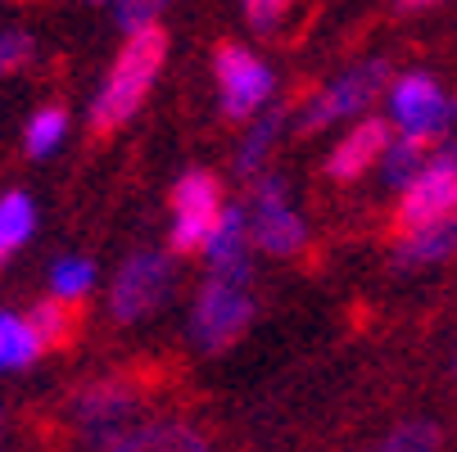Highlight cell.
I'll list each match as a JSON object with an SVG mask.
<instances>
[{"label":"cell","mask_w":457,"mask_h":452,"mask_svg":"<svg viewBox=\"0 0 457 452\" xmlns=\"http://www.w3.org/2000/svg\"><path fill=\"white\" fill-rule=\"evenodd\" d=\"M37 357V340L28 331V321L0 312V371H14V366H28Z\"/></svg>","instance_id":"18"},{"label":"cell","mask_w":457,"mask_h":452,"mask_svg":"<svg viewBox=\"0 0 457 452\" xmlns=\"http://www.w3.org/2000/svg\"><path fill=\"white\" fill-rule=\"evenodd\" d=\"M37 226V213H32V200L28 195H5L0 200V258L10 249H19Z\"/></svg>","instance_id":"17"},{"label":"cell","mask_w":457,"mask_h":452,"mask_svg":"<svg viewBox=\"0 0 457 452\" xmlns=\"http://www.w3.org/2000/svg\"><path fill=\"white\" fill-rule=\"evenodd\" d=\"M82 321H87V308L78 299H46L32 308V321H28V331L37 340V353L41 349H73L78 335H82Z\"/></svg>","instance_id":"12"},{"label":"cell","mask_w":457,"mask_h":452,"mask_svg":"<svg viewBox=\"0 0 457 452\" xmlns=\"http://www.w3.org/2000/svg\"><path fill=\"white\" fill-rule=\"evenodd\" d=\"M426 154H430V141L426 136H403L399 145H385V181L389 185H408L412 177H417V168L426 163Z\"/></svg>","instance_id":"16"},{"label":"cell","mask_w":457,"mask_h":452,"mask_svg":"<svg viewBox=\"0 0 457 452\" xmlns=\"http://www.w3.org/2000/svg\"><path fill=\"white\" fill-rule=\"evenodd\" d=\"M137 412H141V384H132L127 375H118V380L91 384V390L78 399L73 425H78V434H82L91 448H109L113 439H122L127 430H132Z\"/></svg>","instance_id":"2"},{"label":"cell","mask_w":457,"mask_h":452,"mask_svg":"<svg viewBox=\"0 0 457 452\" xmlns=\"http://www.w3.org/2000/svg\"><path fill=\"white\" fill-rule=\"evenodd\" d=\"M435 448H439V430L430 421H412V425H399L371 452H435Z\"/></svg>","instance_id":"22"},{"label":"cell","mask_w":457,"mask_h":452,"mask_svg":"<svg viewBox=\"0 0 457 452\" xmlns=\"http://www.w3.org/2000/svg\"><path fill=\"white\" fill-rule=\"evenodd\" d=\"M453 213H457V168L426 163V172H417L408 181V195L399 204L395 231L412 235V231H426V226H435V222H444Z\"/></svg>","instance_id":"5"},{"label":"cell","mask_w":457,"mask_h":452,"mask_svg":"<svg viewBox=\"0 0 457 452\" xmlns=\"http://www.w3.org/2000/svg\"><path fill=\"white\" fill-rule=\"evenodd\" d=\"M50 281H54V294L59 299H82L96 285V267L87 263V258H63V263H54Z\"/></svg>","instance_id":"21"},{"label":"cell","mask_w":457,"mask_h":452,"mask_svg":"<svg viewBox=\"0 0 457 452\" xmlns=\"http://www.w3.org/2000/svg\"><path fill=\"white\" fill-rule=\"evenodd\" d=\"M435 141V163H448V168H457V104L453 109H444V122H439V132L430 136Z\"/></svg>","instance_id":"26"},{"label":"cell","mask_w":457,"mask_h":452,"mask_svg":"<svg viewBox=\"0 0 457 452\" xmlns=\"http://www.w3.org/2000/svg\"><path fill=\"white\" fill-rule=\"evenodd\" d=\"M209 249V281H222V285H240L249 276V253H245V213L231 209L222 213L213 240L204 244Z\"/></svg>","instance_id":"13"},{"label":"cell","mask_w":457,"mask_h":452,"mask_svg":"<svg viewBox=\"0 0 457 452\" xmlns=\"http://www.w3.org/2000/svg\"><path fill=\"white\" fill-rule=\"evenodd\" d=\"M159 10H163V0H118V23L127 32H141L159 19Z\"/></svg>","instance_id":"23"},{"label":"cell","mask_w":457,"mask_h":452,"mask_svg":"<svg viewBox=\"0 0 457 452\" xmlns=\"http://www.w3.org/2000/svg\"><path fill=\"white\" fill-rule=\"evenodd\" d=\"M253 240L263 244L268 253H299L308 231L303 222L286 209V185L281 181H258L253 190Z\"/></svg>","instance_id":"9"},{"label":"cell","mask_w":457,"mask_h":452,"mask_svg":"<svg viewBox=\"0 0 457 452\" xmlns=\"http://www.w3.org/2000/svg\"><path fill=\"white\" fill-rule=\"evenodd\" d=\"M281 118H286V113H281V109H272V113H268V118L258 122L249 136H245L240 159H236V163H240V172H258V163H263V154L272 150V141H277V132H281Z\"/></svg>","instance_id":"19"},{"label":"cell","mask_w":457,"mask_h":452,"mask_svg":"<svg viewBox=\"0 0 457 452\" xmlns=\"http://www.w3.org/2000/svg\"><path fill=\"white\" fill-rule=\"evenodd\" d=\"M430 5H439V0H399V10H430Z\"/></svg>","instance_id":"27"},{"label":"cell","mask_w":457,"mask_h":452,"mask_svg":"<svg viewBox=\"0 0 457 452\" xmlns=\"http://www.w3.org/2000/svg\"><path fill=\"white\" fill-rule=\"evenodd\" d=\"M389 104H395V118L408 127V136H426L430 141L439 132V122H444V95H439V86L426 73H412V78L395 82Z\"/></svg>","instance_id":"10"},{"label":"cell","mask_w":457,"mask_h":452,"mask_svg":"<svg viewBox=\"0 0 457 452\" xmlns=\"http://www.w3.org/2000/svg\"><path fill=\"white\" fill-rule=\"evenodd\" d=\"M453 371H457V366H453Z\"/></svg>","instance_id":"29"},{"label":"cell","mask_w":457,"mask_h":452,"mask_svg":"<svg viewBox=\"0 0 457 452\" xmlns=\"http://www.w3.org/2000/svg\"><path fill=\"white\" fill-rule=\"evenodd\" d=\"M385 78H389V63H385V59H371V63H358V69H349L336 86H326V91L317 95V104L303 113V132H321L326 122H336V118H345V113H358L367 100L380 95Z\"/></svg>","instance_id":"8"},{"label":"cell","mask_w":457,"mask_h":452,"mask_svg":"<svg viewBox=\"0 0 457 452\" xmlns=\"http://www.w3.org/2000/svg\"><path fill=\"white\" fill-rule=\"evenodd\" d=\"M163 54H168V32L159 23L127 37L113 73H109V82H104V91H100V100L91 109V127L100 136L118 132V127L141 109V100L150 95V86H154V78L163 69Z\"/></svg>","instance_id":"1"},{"label":"cell","mask_w":457,"mask_h":452,"mask_svg":"<svg viewBox=\"0 0 457 452\" xmlns=\"http://www.w3.org/2000/svg\"><path fill=\"white\" fill-rule=\"evenodd\" d=\"M0 263H5V258H0Z\"/></svg>","instance_id":"28"},{"label":"cell","mask_w":457,"mask_h":452,"mask_svg":"<svg viewBox=\"0 0 457 452\" xmlns=\"http://www.w3.org/2000/svg\"><path fill=\"white\" fill-rule=\"evenodd\" d=\"M218 82H222V113L227 118H249L272 95V69H263L240 45H218Z\"/></svg>","instance_id":"7"},{"label":"cell","mask_w":457,"mask_h":452,"mask_svg":"<svg viewBox=\"0 0 457 452\" xmlns=\"http://www.w3.org/2000/svg\"><path fill=\"white\" fill-rule=\"evenodd\" d=\"M32 59V37L23 32H0V73H14Z\"/></svg>","instance_id":"25"},{"label":"cell","mask_w":457,"mask_h":452,"mask_svg":"<svg viewBox=\"0 0 457 452\" xmlns=\"http://www.w3.org/2000/svg\"><path fill=\"white\" fill-rule=\"evenodd\" d=\"M457 253V218H444L426 231L403 235L399 244V267H421V263H439V258Z\"/></svg>","instance_id":"15"},{"label":"cell","mask_w":457,"mask_h":452,"mask_svg":"<svg viewBox=\"0 0 457 452\" xmlns=\"http://www.w3.org/2000/svg\"><path fill=\"white\" fill-rule=\"evenodd\" d=\"M172 253H200L222 222V181L213 172H186L172 185Z\"/></svg>","instance_id":"3"},{"label":"cell","mask_w":457,"mask_h":452,"mask_svg":"<svg viewBox=\"0 0 457 452\" xmlns=\"http://www.w3.org/2000/svg\"><path fill=\"white\" fill-rule=\"evenodd\" d=\"M385 145H389V127H385L380 118H367V122H358L353 132L331 150V163H326V172H331L336 181H353V177H362L367 168H376V159L385 154Z\"/></svg>","instance_id":"11"},{"label":"cell","mask_w":457,"mask_h":452,"mask_svg":"<svg viewBox=\"0 0 457 452\" xmlns=\"http://www.w3.org/2000/svg\"><path fill=\"white\" fill-rule=\"evenodd\" d=\"M290 10V0H245V19L253 32H272Z\"/></svg>","instance_id":"24"},{"label":"cell","mask_w":457,"mask_h":452,"mask_svg":"<svg viewBox=\"0 0 457 452\" xmlns=\"http://www.w3.org/2000/svg\"><path fill=\"white\" fill-rule=\"evenodd\" d=\"M172 290V263L163 253H137L113 281V316L118 321H141L150 316Z\"/></svg>","instance_id":"6"},{"label":"cell","mask_w":457,"mask_h":452,"mask_svg":"<svg viewBox=\"0 0 457 452\" xmlns=\"http://www.w3.org/2000/svg\"><path fill=\"white\" fill-rule=\"evenodd\" d=\"M253 316V303L245 299L240 285H222L209 281L200 290V303H195V321H190V335L204 353H222L227 344H236Z\"/></svg>","instance_id":"4"},{"label":"cell","mask_w":457,"mask_h":452,"mask_svg":"<svg viewBox=\"0 0 457 452\" xmlns=\"http://www.w3.org/2000/svg\"><path fill=\"white\" fill-rule=\"evenodd\" d=\"M104 452H209V443L200 439V430H190V425H163L159 421V425L127 430Z\"/></svg>","instance_id":"14"},{"label":"cell","mask_w":457,"mask_h":452,"mask_svg":"<svg viewBox=\"0 0 457 452\" xmlns=\"http://www.w3.org/2000/svg\"><path fill=\"white\" fill-rule=\"evenodd\" d=\"M63 127H69L63 109H41V113L28 122V154H32V159H46V154L63 141Z\"/></svg>","instance_id":"20"}]
</instances>
